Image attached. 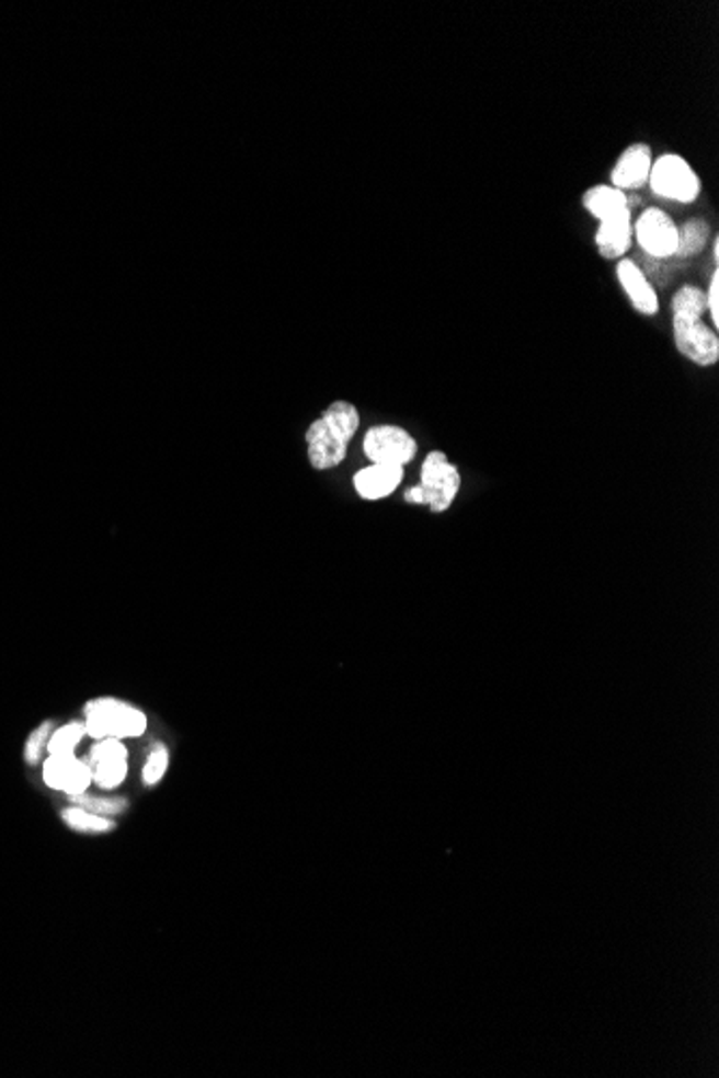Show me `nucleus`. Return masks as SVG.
<instances>
[{"label": "nucleus", "instance_id": "obj_1", "mask_svg": "<svg viewBox=\"0 0 719 1078\" xmlns=\"http://www.w3.org/2000/svg\"><path fill=\"white\" fill-rule=\"evenodd\" d=\"M670 312L676 352L703 368L716 366L719 336L711 325L703 321L707 312L705 291L696 285H683L670 301Z\"/></svg>", "mask_w": 719, "mask_h": 1078}, {"label": "nucleus", "instance_id": "obj_2", "mask_svg": "<svg viewBox=\"0 0 719 1078\" xmlns=\"http://www.w3.org/2000/svg\"><path fill=\"white\" fill-rule=\"evenodd\" d=\"M360 428L358 408L350 401H334L306 431L308 463L317 472L339 468Z\"/></svg>", "mask_w": 719, "mask_h": 1078}, {"label": "nucleus", "instance_id": "obj_3", "mask_svg": "<svg viewBox=\"0 0 719 1078\" xmlns=\"http://www.w3.org/2000/svg\"><path fill=\"white\" fill-rule=\"evenodd\" d=\"M582 203L586 211L600 220L595 243L601 256L607 261L625 259L634 241V220L627 192L600 183L584 192Z\"/></svg>", "mask_w": 719, "mask_h": 1078}, {"label": "nucleus", "instance_id": "obj_4", "mask_svg": "<svg viewBox=\"0 0 719 1078\" xmlns=\"http://www.w3.org/2000/svg\"><path fill=\"white\" fill-rule=\"evenodd\" d=\"M461 489V474L455 463L442 450H433L424 457L420 468V482L410 486L403 495L408 504H422L431 513H446Z\"/></svg>", "mask_w": 719, "mask_h": 1078}, {"label": "nucleus", "instance_id": "obj_5", "mask_svg": "<svg viewBox=\"0 0 719 1078\" xmlns=\"http://www.w3.org/2000/svg\"><path fill=\"white\" fill-rule=\"evenodd\" d=\"M87 734L102 738H136L145 734L147 718L140 709L115 698H100L84 707Z\"/></svg>", "mask_w": 719, "mask_h": 1078}, {"label": "nucleus", "instance_id": "obj_6", "mask_svg": "<svg viewBox=\"0 0 719 1078\" xmlns=\"http://www.w3.org/2000/svg\"><path fill=\"white\" fill-rule=\"evenodd\" d=\"M649 187L660 198L689 205L700 196V177L683 156L665 153L653 160Z\"/></svg>", "mask_w": 719, "mask_h": 1078}, {"label": "nucleus", "instance_id": "obj_7", "mask_svg": "<svg viewBox=\"0 0 719 1078\" xmlns=\"http://www.w3.org/2000/svg\"><path fill=\"white\" fill-rule=\"evenodd\" d=\"M364 457L377 466L406 468L419 455L416 437L397 424H377L364 433Z\"/></svg>", "mask_w": 719, "mask_h": 1078}, {"label": "nucleus", "instance_id": "obj_8", "mask_svg": "<svg viewBox=\"0 0 719 1078\" xmlns=\"http://www.w3.org/2000/svg\"><path fill=\"white\" fill-rule=\"evenodd\" d=\"M634 238L649 256L670 259L676 254L678 227L663 209L651 207L634 222Z\"/></svg>", "mask_w": 719, "mask_h": 1078}, {"label": "nucleus", "instance_id": "obj_9", "mask_svg": "<svg viewBox=\"0 0 719 1078\" xmlns=\"http://www.w3.org/2000/svg\"><path fill=\"white\" fill-rule=\"evenodd\" d=\"M651 169H653V149L647 142H634L618 156L609 173V185L623 192L640 190L649 183Z\"/></svg>", "mask_w": 719, "mask_h": 1078}, {"label": "nucleus", "instance_id": "obj_10", "mask_svg": "<svg viewBox=\"0 0 719 1078\" xmlns=\"http://www.w3.org/2000/svg\"><path fill=\"white\" fill-rule=\"evenodd\" d=\"M44 781L50 788L73 796L89 790L93 771L87 760H78L73 754H50L44 765Z\"/></svg>", "mask_w": 719, "mask_h": 1078}, {"label": "nucleus", "instance_id": "obj_11", "mask_svg": "<svg viewBox=\"0 0 719 1078\" xmlns=\"http://www.w3.org/2000/svg\"><path fill=\"white\" fill-rule=\"evenodd\" d=\"M616 278L627 298L631 301L634 310L644 314V317H655L660 312V298L651 280L647 278L644 270L631 261V259H620L616 265Z\"/></svg>", "mask_w": 719, "mask_h": 1078}, {"label": "nucleus", "instance_id": "obj_12", "mask_svg": "<svg viewBox=\"0 0 719 1078\" xmlns=\"http://www.w3.org/2000/svg\"><path fill=\"white\" fill-rule=\"evenodd\" d=\"M406 468L399 466H377L370 463L354 474V489L362 500L377 502L392 495L403 482Z\"/></svg>", "mask_w": 719, "mask_h": 1078}, {"label": "nucleus", "instance_id": "obj_13", "mask_svg": "<svg viewBox=\"0 0 719 1078\" xmlns=\"http://www.w3.org/2000/svg\"><path fill=\"white\" fill-rule=\"evenodd\" d=\"M709 240H711L709 222L703 218H689L683 227H678V243L674 256L692 259L707 248Z\"/></svg>", "mask_w": 719, "mask_h": 1078}, {"label": "nucleus", "instance_id": "obj_14", "mask_svg": "<svg viewBox=\"0 0 719 1078\" xmlns=\"http://www.w3.org/2000/svg\"><path fill=\"white\" fill-rule=\"evenodd\" d=\"M62 821L65 825H69L71 829L76 832H84V834H104V832H111L115 829V823L104 818V816H98L84 807H69L62 812Z\"/></svg>", "mask_w": 719, "mask_h": 1078}, {"label": "nucleus", "instance_id": "obj_15", "mask_svg": "<svg viewBox=\"0 0 719 1078\" xmlns=\"http://www.w3.org/2000/svg\"><path fill=\"white\" fill-rule=\"evenodd\" d=\"M87 736V723L82 721H71L67 725L59 727L50 738H48V752L50 754H73L80 741Z\"/></svg>", "mask_w": 719, "mask_h": 1078}, {"label": "nucleus", "instance_id": "obj_16", "mask_svg": "<svg viewBox=\"0 0 719 1078\" xmlns=\"http://www.w3.org/2000/svg\"><path fill=\"white\" fill-rule=\"evenodd\" d=\"M93 771V781L104 788L113 790L123 783L127 776V758H111V760H100L95 765H89Z\"/></svg>", "mask_w": 719, "mask_h": 1078}, {"label": "nucleus", "instance_id": "obj_17", "mask_svg": "<svg viewBox=\"0 0 719 1078\" xmlns=\"http://www.w3.org/2000/svg\"><path fill=\"white\" fill-rule=\"evenodd\" d=\"M71 801L78 805V807H84L98 816H117L121 814L125 807H127V801L125 799H100V796H89L87 792L82 794H73Z\"/></svg>", "mask_w": 719, "mask_h": 1078}, {"label": "nucleus", "instance_id": "obj_18", "mask_svg": "<svg viewBox=\"0 0 719 1078\" xmlns=\"http://www.w3.org/2000/svg\"><path fill=\"white\" fill-rule=\"evenodd\" d=\"M167 769H169V749H167L164 745H158V747L149 754V758H147V762H145V769H142V779H145V783H147V785H156L160 779L164 778Z\"/></svg>", "mask_w": 719, "mask_h": 1078}, {"label": "nucleus", "instance_id": "obj_19", "mask_svg": "<svg viewBox=\"0 0 719 1078\" xmlns=\"http://www.w3.org/2000/svg\"><path fill=\"white\" fill-rule=\"evenodd\" d=\"M50 727H53V723H50V721H46V723H42L39 727H35V730L31 732V736H28V741H26V747H24V758H26V762H28V765L39 762L44 747H48V734H50Z\"/></svg>", "mask_w": 719, "mask_h": 1078}, {"label": "nucleus", "instance_id": "obj_20", "mask_svg": "<svg viewBox=\"0 0 719 1078\" xmlns=\"http://www.w3.org/2000/svg\"><path fill=\"white\" fill-rule=\"evenodd\" d=\"M705 301H707V312L711 317V328L718 332L719 328V267L714 270L711 274V280H709V287L705 291Z\"/></svg>", "mask_w": 719, "mask_h": 1078}, {"label": "nucleus", "instance_id": "obj_21", "mask_svg": "<svg viewBox=\"0 0 719 1078\" xmlns=\"http://www.w3.org/2000/svg\"><path fill=\"white\" fill-rule=\"evenodd\" d=\"M714 259H716V263H719V240H718V238H716V240H714Z\"/></svg>", "mask_w": 719, "mask_h": 1078}]
</instances>
